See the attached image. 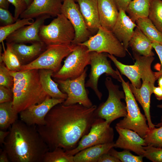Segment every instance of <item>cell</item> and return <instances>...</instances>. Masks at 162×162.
I'll return each instance as SVG.
<instances>
[{
	"instance_id": "52a82bcc",
	"label": "cell",
	"mask_w": 162,
	"mask_h": 162,
	"mask_svg": "<svg viewBox=\"0 0 162 162\" xmlns=\"http://www.w3.org/2000/svg\"><path fill=\"white\" fill-rule=\"evenodd\" d=\"M39 35L41 41L47 46L71 44L75 32L69 20L62 14H58L48 25L41 27Z\"/></svg>"
},
{
	"instance_id": "f546056e",
	"label": "cell",
	"mask_w": 162,
	"mask_h": 162,
	"mask_svg": "<svg viewBox=\"0 0 162 162\" xmlns=\"http://www.w3.org/2000/svg\"><path fill=\"white\" fill-rule=\"evenodd\" d=\"M6 47L3 46V52L0 54V62H3L7 68L13 71H20L22 65L14 52L10 43H6Z\"/></svg>"
},
{
	"instance_id": "3957f363",
	"label": "cell",
	"mask_w": 162,
	"mask_h": 162,
	"mask_svg": "<svg viewBox=\"0 0 162 162\" xmlns=\"http://www.w3.org/2000/svg\"><path fill=\"white\" fill-rule=\"evenodd\" d=\"M9 71L14 78L13 107L19 114L32 105L41 103L48 96L41 84L39 70Z\"/></svg>"
},
{
	"instance_id": "8992f818",
	"label": "cell",
	"mask_w": 162,
	"mask_h": 162,
	"mask_svg": "<svg viewBox=\"0 0 162 162\" xmlns=\"http://www.w3.org/2000/svg\"><path fill=\"white\" fill-rule=\"evenodd\" d=\"M104 83L108 96L105 102L97 107L95 114L96 118L103 119L110 124L116 119L126 116V104L121 101L125 99V95L124 91L120 90L119 86L113 83L111 77H107Z\"/></svg>"
},
{
	"instance_id": "1f68e13d",
	"label": "cell",
	"mask_w": 162,
	"mask_h": 162,
	"mask_svg": "<svg viewBox=\"0 0 162 162\" xmlns=\"http://www.w3.org/2000/svg\"><path fill=\"white\" fill-rule=\"evenodd\" d=\"M42 162H74V156L67 154L63 148H57L47 152Z\"/></svg>"
},
{
	"instance_id": "f1b7e54d",
	"label": "cell",
	"mask_w": 162,
	"mask_h": 162,
	"mask_svg": "<svg viewBox=\"0 0 162 162\" xmlns=\"http://www.w3.org/2000/svg\"><path fill=\"white\" fill-rule=\"evenodd\" d=\"M18 113L14 109L13 102L0 103V128L5 130L18 119Z\"/></svg>"
},
{
	"instance_id": "ac0fdd59",
	"label": "cell",
	"mask_w": 162,
	"mask_h": 162,
	"mask_svg": "<svg viewBox=\"0 0 162 162\" xmlns=\"http://www.w3.org/2000/svg\"><path fill=\"white\" fill-rule=\"evenodd\" d=\"M115 128L119 136L114 143V147L131 151L143 156L144 147L147 146L144 139L131 130L116 126Z\"/></svg>"
},
{
	"instance_id": "7a4b0ae2",
	"label": "cell",
	"mask_w": 162,
	"mask_h": 162,
	"mask_svg": "<svg viewBox=\"0 0 162 162\" xmlns=\"http://www.w3.org/2000/svg\"><path fill=\"white\" fill-rule=\"evenodd\" d=\"M9 130L3 146L10 162H42L49 149L37 125H28L18 119Z\"/></svg>"
},
{
	"instance_id": "4fadbf2b",
	"label": "cell",
	"mask_w": 162,
	"mask_h": 162,
	"mask_svg": "<svg viewBox=\"0 0 162 162\" xmlns=\"http://www.w3.org/2000/svg\"><path fill=\"white\" fill-rule=\"evenodd\" d=\"M91 70L88 79L85 83L86 87L90 88L100 100H101L102 94L98 88L99 77L103 74L110 76L121 82V80L116 71L112 68L111 62L107 59V53L96 52H90Z\"/></svg>"
},
{
	"instance_id": "ffe728a7",
	"label": "cell",
	"mask_w": 162,
	"mask_h": 162,
	"mask_svg": "<svg viewBox=\"0 0 162 162\" xmlns=\"http://www.w3.org/2000/svg\"><path fill=\"white\" fill-rule=\"evenodd\" d=\"M92 34H95L101 26L97 0H75Z\"/></svg>"
},
{
	"instance_id": "9c48e42d",
	"label": "cell",
	"mask_w": 162,
	"mask_h": 162,
	"mask_svg": "<svg viewBox=\"0 0 162 162\" xmlns=\"http://www.w3.org/2000/svg\"><path fill=\"white\" fill-rule=\"evenodd\" d=\"M80 44L86 46L89 52H105L120 58L124 57L126 55L124 45L112 31L101 26L96 34Z\"/></svg>"
},
{
	"instance_id": "bcb514c9",
	"label": "cell",
	"mask_w": 162,
	"mask_h": 162,
	"mask_svg": "<svg viewBox=\"0 0 162 162\" xmlns=\"http://www.w3.org/2000/svg\"><path fill=\"white\" fill-rule=\"evenodd\" d=\"M9 160L8 154L6 151L3 150L0 155V162H9Z\"/></svg>"
},
{
	"instance_id": "74e56055",
	"label": "cell",
	"mask_w": 162,
	"mask_h": 162,
	"mask_svg": "<svg viewBox=\"0 0 162 162\" xmlns=\"http://www.w3.org/2000/svg\"><path fill=\"white\" fill-rule=\"evenodd\" d=\"M15 8L14 17L17 20L20 15L27 8L26 0H8Z\"/></svg>"
},
{
	"instance_id": "cb8c5ba5",
	"label": "cell",
	"mask_w": 162,
	"mask_h": 162,
	"mask_svg": "<svg viewBox=\"0 0 162 162\" xmlns=\"http://www.w3.org/2000/svg\"><path fill=\"white\" fill-rule=\"evenodd\" d=\"M152 42L137 26L129 41V46L133 52L141 56H154Z\"/></svg>"
},
{
	"instance_id": "7c38bea8",
	"label": "cell",
	"mask_w": 162,
	"mask_h": 162,
	"mask_svg": "<svg viewBox=\"0 0 162 162\" xmlns=\"http://www.w3.org/2000/svg\"><path fill=\"white\" fill-rule=\"evenodd\" d=\"M87 70L86 67L81 75L74 79L62 80L54 79L58 84L61 91L67 95V98L62 103L64 105L79 104L88 107L93 105L88 97V90L85 86Z\"/></svg>"
},
{
	"instance_id": "d6986e66",
	"label": "cell",
	"mask_w": 162,
	"mask_h": 162,
	"mask_svg": "<svg viewBox=\"0 0 162 162\" xmlns=\"http://www.w3.org/2000/svg\"><path fill=\"white\" fill-rule=\"evenodd\" d=\"M137 26L136 23L126 14V11L122 10H119L118 18L112 31L123 44L126 51L135 28Z\"/></svg>"
},
{
	"instance_id": "f35d334b",
	"label": "cell",
	"mask_w": 162,
	"mask_h": 162,
	"mask_svg": "<svg viewBox=\"0 0 162 162\" xmlns=\"http://www.w3.org/2000/svg\"><path fill=\"white\" fill-rule=\"evenodd\" d=\"M16 21L8 9L0 8V22L1 26L12 24Z\"/></svg>"
},
{
	"instance_id": "2e32d148",
	"label": "cell",
	"mask_w": 162,
	"mask_h": 162,
	"mask_svg": "<svg viewBox=\"0 0 162 162\" xmlns=\"http://www.w3.org/2000/svg\"><path fill=\"white\" fill-rule=\"evenodd\" d=\"M50 17L47 15L37 17L32 24L22 27L8 36L5 40L6 43L25 44L41 41L39 35L40 29L45 20Z\"/></svg>"
},
{
	"instance_id": "d4e9b609",
	"label": "cell",
	"mask_w": 162,
	"mask_h": 162,
	"mask_svg": "<svg viewBox=\"0 0 162 162\" xmlns=\"http://www.w3.org/2000/svg\"><path fill=\"white\" fill-rule=\"evenodd\" d=\"M53 73L50 70H39L40 79L42 87L48 95L50 97L65 100L67 98V95L59 88L58 84L52 79Z\"/></svg>"
},
{
	"instance_id": "44dd1931",
	"label": "cell",
	"mask_w": 162,
	"mask_h": 162,
	"mask_svg": "<svg viewBox=\"0 0 162 162\" xmlns=\"http://www.w3.org/2000/svg\"><path fill=\"white\" fill-rule=\"evenodd\" d=\"M10 44L22 65L35 59L45 50L47 47L42 41L34 43L30 45L24 44Z\"/></svg>"
},
{
	"instance_id": "d6a6232c",
	"label": "cell",
	"mask_w": 162,
	"mask_h": 162,
	"mask_svg": "<svg viewBox=\"0 0 162 162\" xmlns=\"http://www.w3.org/2000/svg\"><path fill=\"white\" fill-rule=\"evenodd\" d=\"M148 18L162 33V0H152Z\"/></svg>"
},
{
	"instance_id": "277c9868",
	"label": "cell",
	"mask_w": 162,
	"mask_h": 162,
	"mask_svg": "<svg viewBox=\"0 0 162 162\" xmlns=\"http://www.w3.org/2000/svg\"><path fill=\"white\" fill-rule=\"evenodd\" d=\"M142 81L140 88H137L129 83L130 89L136 99L142 106L148 120L151 118L150 112V99L153 93V89L156 80L154 72L152 70L151 64L154 59L153 56H141L133 53Z\"/></svg>"
},
{
	"instance_id": "f5cc1de1",
	"label": "cell",
	"mask_w": 162,
	"mask_h": 162,
	"mask_svg": "<svg viewBox=\"0 0 162 162\" xmlns=\"http://www.w3.org/2000/svg\"><path fill=\"white\" fill-rule=\"evenodd\" d=\"M64 0H63V1H64Z\"/></svg>"
},
{
	"instance_id": "7bdbcfd3",
	"label": "cell",
	"mask_w": 162,
	"mask_h": 162,
	"mask_svg": "<svg viewBox=\"0 0 162 162\" xmlns=\"http://www.w3.org/2000/svg\"><path fill=\"white\" fill-rule=\"evenodd\" d=\"M116 7L119 10H122L126 11L131 0H113Z\"/></svg>"
},
{
	"instance_id": "8d00e7d4",
	"label": "cell",
	"mask_w": 162,
	"mask_h": 162,
	"mask_svg": "<svg viewBox=\"0 0 162 162\" xmlns=\"http://www.w3.org/2000/svg\"><path fill=\"white\" fill-rule=\"evenodd\" d=\"M143 156L153 162H162V148L151 146L144 147Z\"/></svg>"
},
{
	"instance_id": "836d02e7",
	"label": "cell",
	"mask_w": 162,
	"mask_h": 162,
	"mask_svg": "<svg viewBox=\"0 0 162 162\" xmlns=\"http://www.w3.org/2000/svg\"><path fill=\"white\" fill-rule=\"evenodd\" d=\"M147 146L162 148V126L150 128L144 138Z\"/></svg>"
},
{
	"instance_id": "9a60e30c",
	"label": "cell",
	"mask_w": 162,
	"mask_h": 162,
	"mask_svg": "<svg viewBox=\"0 0 162 162\" xmlns=\"http://www.w3.org/2000/svg\"><path fill=\"white\" fill-rule=\"evenodd\" d=\"M65 100L47 96L41 103L32 105L19 113L20 119L30 125L42 126L45 124V117L49 111L56 105L62 103Z\"/></svg>"
},
{
	"instance_id": "e0dca14e",
	"label": "cell",
	"mask_w": 162,
	"mask_h": 162,
	"mask_svg": "<svg viewBox=\"0 0 162 162\" xmlns=\"http://www.w3.org/2000/svg\"><path fill=\"white\" fill-rule=\"evenodd\" d=\"M63 2V0H33L20 17L21 19H33L43 15L56 17L61 13Z\"/></svg>"
},
{
	"instance_id": "e575fe53",
	"label": "cell",
	"mask_w": 162,
	"mask_h": 162,
	"mask_svg": "<svg viewBox=\"0 0 162 162\" xmlns=\"http://www.w3.org/2000/svg\"><path fill=\"white\" fill-rule=\"evenodd\" d=\"M108 153L115 157L122 162H142L143 161L142 156H136L132 154L130 150L124 149L121 152H118L111 148Z\"/></svg>"
},
{
	"instance_id": "ee69618b",
	"label": "cell",
	"mask_w": 162,
	"mask_h": 162,
	"mask_svg": "<svg viewBox=\"0 0 162 162\" xmlns=\"http://www.w3.org/2000/svg\"><path fill=\"white\" fill-rule=\"evenodd\" d=\"M153 93L157 100H162V88L159 86H154L153 89Z\"/></svg>"
},
{
	"instance_id": "4316f807",
	"label": "cell",
	"mask_w": 162,
	"mask_h": 162,
	"mask_svg": "<svg viewBox=\"0 0 162 162\" xmlns=\"http://www.w3.org/2000/svg\"><path fill=\"white\" fill-rule=\"evenodd\" d=\"M152 0H131L126 12L128 16L135 22L139 19L148 17Z\"/></svg>"
},
{
	"instance_id": "8fae6325",
	"label": "cell",
	"mask_w": 162,
	"mask_h": 162,
	"mask_svg": "<svg viewBox=\"0 0 162 162\" xmlns=\"http://www.w3.org/2000/svg\"><path fill=\"white\" fill-rule=\"evenodd\" d=\"M114 136L113 129L110 124L103 119L96 118L88 133L81 138L77 146L65 152L67 154L74 156L88 147L113 142Z\"/></svg>"
},
{
	"instance_id": "681fc988",
	"label": "cell",
	"mask_w": 162,
	"mask_h": 162,
	"mask_svg": "<svg viewBox=\"0 0 162 162\" xmlns=\"http://www.w3.org/2000/svg\"><path fill=\"white\" fill-rule=\"evenodd\" d=\"M33 0H26L28 7L31 4Z\"/></svg>"
},
{
	"instance_id": "7dc6e473",
	"label": "cell",
	"mask_w": 162,
	"mask_h": 162,
	"mask_svg": "<svg viewBox=\"0 0 162 162\" xmlns=\"http://www.w3.org/2000/svg\"><path fill=\"white\" fill-rule=\"evenodd\" d=\"M9 3L8 0H0V8L8 9Z\"/></svg>"
},
{
	"instance_id": "ab89813d",
	"label": "cell",
	"mask_w": 162,
	"mask_h": 162,
	"mask_svg": "<svg viewBox=\"0 0 162 162\" xmlns=\"http://www.w3.org/2000/svg\"><path fill=\"white\" fill-rule=\"evenodd\" d=\"M12 90L5 86H0V103L13 101Z\"/></svg>"
},
{
	"instance_id": "7402d4cb",
	"label": "cell",
	"mask_w": 162,
	"mask_h": 162,
	"mask_svg": "<svg viewBox=\"0 0 162 162\" xmlns=\"http://www.w3.org/2000/svg\"><path fill=\"white\" fill-rule=\"evenodd\" d=\"M100 26L112 31L118 18L119 10L113 0H97Z\"/></svg>"
},
{
	"instance_id": "d590c367",
	"label": "cell",
	"mask_w": 162,
	"mask_h": 162,
	"mask_svg": "<svg viewBox=\"0 0 162 162\" xmlns=\"http://www.w3.org/2000/svg\"><path fill=\"white\" fill-rule=\"evenodd\" d=\"M14 78L9 70L3 62L0 64V86L6 87L12 90Z\"/></svg>"
},
{
	"instance_id": "484cf974",
	"label": "cell",
	"mask_w": 162,
	"mask_h": 162,
	"mask_svg": "<svg viewBox=\"0 0 162 162\" xmlns=\"http://www.w3.org/2000/svg\"><path fill=\"white\" fill-rule=\"evenodd\" d=\"M108 57L113 62L122 74L125 75L131 83L137 88L141 86L140 75L137 65L134 63L132 65L123 64L118 61L115 56L107 53Z\"/></svg>"
},
{
	"instance_id": "816d5d0a",
	"label": "cell",
	"mask_w": 162,
	"mask_h": 162,
	"mask_svg": "<svg viewBox=\"0 0 162 162\" xmlns=\"http://www.w3.org/2000/svg\"><path fill=\"white\" fill-rule=\"evenodd\" d=\"M161 122L162 123V117H161Z\"/></svg>"
},
{
	"instance_id": "c3c4849f",
	"label": "cell",
	"mask_w": 162,
	"mask_h": 162,
	"mask_svg": "<svg viewBox=\"0 0 162 162\" xmlns=\"http://www.w3.org/2000/svg\"><path fill=\"white\" fill-rule=\"evenodd\" d=\"M158 86L162 88V75L158 79Z\"/></svg>"
},
{
	"instance_id": "5b68a950",
	"label": "cell",
	"mask_w": 162,
	"mask_h": 162,
	"mask_svg": "<svg viewBox=\"0 0 162 162\" xmlns=\"http://www.w3.org/2000/svg\"><path fill=\"white\" fill-rule=\"evenodd\" d=\"M116 70L121 80L124 92L127 114L125 117L116 124L118 127L133 130L144 138L149 130L145 116L142 113L134 94L129 87V82H126L118 70Z\"/></svg>"
},
{
	"instance_id": "83f0119b",
	"label": "cell",
	"mask_w": 162,
	"mask_h": 162,
	"mask_svg": "<svg viewBox=\"0 0 162 162\" xmlns=\"http://www.w3.org/2000/svg\"><path fill=\"white\" fill-rule=\"evenodd\" d=\"M137 26L152 43L162 45V33L148 17L139 18L136 22Z\"/></svg>"
},
{
	"instance_id": "f6af8a7d",
	"label": "cell",
	"mask_w": 162,
	"mask_h": 162,
	"mask_svg": "<svg viewBox=\"0 0 162 162\" xmlns=\"http://www.w3.org/2000/svg\"><path fill=\"white\" fill-rule=\"evenodd\" d=\"M9 130H0V145L3 146L5 140L9 134Z\"/></svg>"
},
{
	"instance_id": "4dcf8cb0",
	"label": "cell",
	"mask_w": 162,
	"mask_h": 162,
	"mask_svg": "<svg viewBox=\"0 0 162 162\" xmlns=\"http://www.w3.org/2000/svg\"><path fill=\"white\" fill-rule=\"evenodd\" d=\"M34 21L32 18L18 19L15 22L0 27V42L3 43L10 35L22 27L32 24Z\"/></svg>"
},
{
	"instance_id": "6da1fadb",
	"label": "cell",
	"mask_w": 162,
	"mask_h": 162,
	"mask_svg": "<svg viewBox=\"0 0 162 162\" xmlns=\"http://www.w3.org/2000/svg\"><path fill=\"white\" fill-rule=\"evenodd\" d=\"M79 104L65 105L62 103L53 107L45 118L44 125L37 130L49 151L61 148L65 151L75 148L81 138L89 132L96 118L97 108Z\"/></svg>"
},
{
	"instance_id": "f907efd6",
	"label": "cell",
	"mask_w": 162,
	"mask_h": 162,
	"mask_svg": "<svg viewBox=\"0 0 162 162\" xmlns=\"http://www.w3.org/2000/svg\"><path fill=\"white\" fill-rule=\"evenodd\" d=\"M157 107L158 108L162 109V104H159L157 105Z\"/></svg>"
},
{
	"instance_id": "ba28073f",
	"label": "cell",
	"mask_w": 162,
	"mask_h": 162,
	"mask_svg": "<svg viewBox=\"0 0 162 162\" xmlns=\"http://www.w3.org/2000/svg\"><path fill=\"white\" fill-rule=\"evenodd\" d=\"M76 46L70 44L47 46L45 50L37 58L22 65L20 71L45 69L56 73L61 68L63 59L74 50Z\"/></svg>"
},
{
	"instance_id": "30bf717a",
	"label": "cell",
	"mask_w": 162,
	"mask_h": 162,
	"mask_svg": "<svg viewBox=\"0 0 162 162\" xmlns=\"http://www.w3.org/2000/svg\"><path fill=\"white\" fill-rule=\"evenodd\" d=\"M90 64V52L86 46L80 44L67 57L59 70L53 73L55 79H72L79 76L86 66Z\"/></svg>"
},
{
	"instance_id": "5bb4252c",
	"label": "cell",
	"mask_w": 162,
	"mask_h": 162,
	"mask_svg": "<svg viewBox=\"0 0 162 162\" xmlns=\"http://www.w3.org/2000/svg\"><path fill=\"white\" fill-rule=\"evenodd\" d=\"M61 13L69 20L74 29L75 37L72 44L77 45L83 43L92 36L79 7L74 0L64 1L61 7Z\"/></svg>"
},
{
	"instance_id": "b9f144b4",
	"label": "cell",
	"mask_w": 162,
	"mask_h": 162,
	"mask_svg": "<svg viewBox=\"0 0 162 162\" xmlns=\"http://www.w3.org/2000/svg\"><path fill=\"white\" fill-rule=\"evenodd\" d=\"M121 161L115 157L108 153L102 155L99 158L98 162H120Z\"/></svg>"
},
{
	"instance_id": "60d3db41",
	"label": "cell",
	"mask_w": 162,
	"mask_h": 162,
	"mask_svg": "<svg viewBox=\"0 0 162 162\" xmlns=\"http://www.w3.org/2000/svg\"><path fill=\"white\" fill-rule=\"evenodd\" d=\"M153 48L154 49L159 58L161 64V68L158 71L154 72V75L156 80L162 75V45L157 43H152Z\"/></svg>"
},
{
	"instance_id": "603a6c76",
	"label": "cell",
	"mask_w": 162,
	"mask_h": 162,
	"mask_svg": "<svg viewBox=\"0 0 162 162\" xmlns=\"http://www.w3.org/2000/svg\"><path fill=\"white\" fill-rule=\"evenodd\" d=\"M114 143L96 145L83 149L74 155V162H98L102 155L114 147Z\"/></svg>"
}]
</instances>
